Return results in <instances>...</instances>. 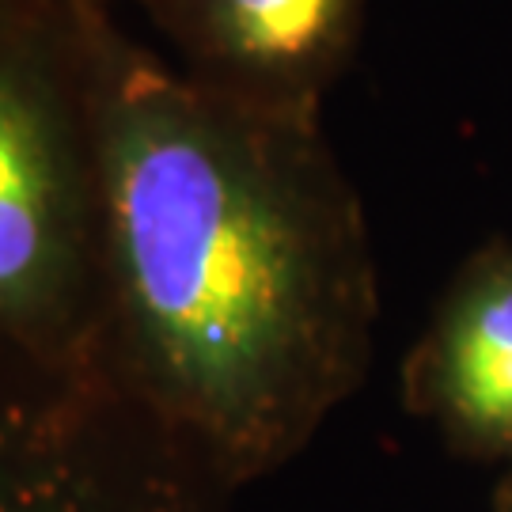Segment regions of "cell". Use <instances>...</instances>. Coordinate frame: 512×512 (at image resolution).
Wrapping results in <instances>:
<instances>
[{"instance_id":"277c9868","label":"cell","mask_w":512,"mask_h":512,"mask_svg":"<svg viewBox=\"0 0 512 512\" xmlns=\"http://www.w3.org/2000/svg\"><path fill=\"white\" fill-rule=\"evenodd\" d=\"M183 73L262 107L319 110L361 38L365 0H152Z\"/></svg>"},{"instance_id":"3957f363","label":"cell","mask_w":512,"mask_h":512,"mask_svg":"<svg viewBox=\"0 0 512 512\" xmlns=\"http://www.w3.org/2000/svg\"><path fill=\"white\" fill-rule=\"evenodd\" d=\"M220 490L103 349L0 338V512H217Z\"/></svg>"},{"instance_id":"5b68a950","label":"cell","mask_w":512,"mask_h":512,"mask_svg":"<svg viewBox=\"0 0 512 512\" xmlns=\"http://www.w3.org/2000/svg\"><path fill=\"white\" fill-rule=\"evenodd\" d=\"M406 406L463 456L512 459V243L456 270L403 365Z\"/></svg>"},{"instance_id":"8992f818","label":"cell","mask_w":512,"mask_h":512,"mask_svg":"<svg viewBox=\"0 0 512 512\" xmlns=\"http://www.w3.org/2000/svg\"><path fill=\"white\" fill-rule=\"evenodd\" d=\"M497 512H512V471L501 482V494H497Z\"/></svg>"},{"instance_id":"7a4b0ae2","label":"cell","mask_w":512,"mask_h":512,"mask_svg":"<svg viewBox=\"0 0 512 512\" xmlns=\"http://www.w3.org/2000/svg\"><path fill=\"white\" fill-rule=\"evenodd\" d=\"M84 69V61H80ZM0 338L38 353L103 349L99 183L88 84L0 31Z\"/></svg>"},{"instance_id":"6da1fadb","label":"cell","mask_w":512,"mask_h":512,"mask_svg":"<svg viewBox=\"0 0 512 512\" xmlns=\"http://www.w3.org/2000/svg\"><path fill=\"white\" fill-rule=\"evenodd\" d=\"M103 357L224 490L293 459L365 384L380 315L361 194L319 110L262 107L76 31Z\"/></svg>"}]
</instances>
